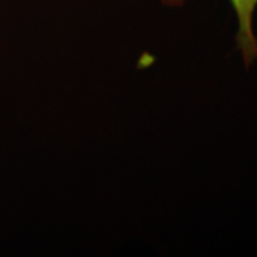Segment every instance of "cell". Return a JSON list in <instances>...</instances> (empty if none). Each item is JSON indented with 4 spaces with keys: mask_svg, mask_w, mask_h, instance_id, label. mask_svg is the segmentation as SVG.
<instances>
[{
    "mask_svg": "<svg viewBox=\"0 0 257 257\" xmlns=\"http://www.w3.org/2000/svg\"><path fill=\"white\" fill-rule=\"evenodd\" d=\"M163 5L170 8H180L186 0H162ZM231 8L237 18L236 49L240 52L244 67L248 69L257 62V36L253 29V18L257 10V0H230Z\"/></svg>",
    "mask_w": 257,
    "mask_h": 257,
    "instance_id": "cell-1",
    "label": "cell"
}]
</instances>
